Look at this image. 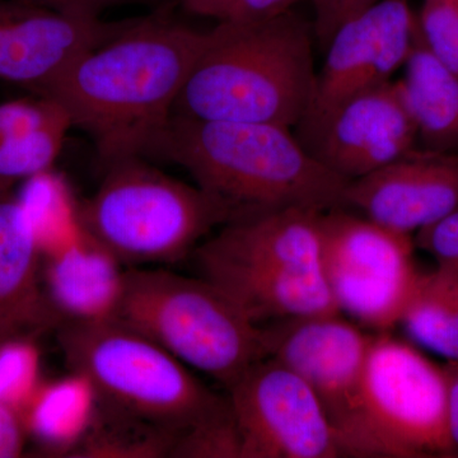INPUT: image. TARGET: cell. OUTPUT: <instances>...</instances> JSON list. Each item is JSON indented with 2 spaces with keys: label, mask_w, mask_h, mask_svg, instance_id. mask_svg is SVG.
Returning a JSON list of instances; mask_svg holds the SVG:
<instances>
[{
  "label": "cell",
  "mask_w": 458,
  "mask_h": 458,
  "mask_svg": "<svg viewBox=\"0 0 458 458\" xmlns=\"http://www.w3.org/2000/svg\"><path fill=\"white\" fill-rule=\"evenodd\" d=\"M210 38L159 7L75 59L41 98L64 108L107 165L148 156Z\"/></svg>",
  "instance_id": "1"
},
{
  "label": "cell",
  "mask_w": 458,
  "mask_h": 458,
  "mask_svg": "<svg viewBox=\"0 0 458 458\" xmlns=\"http://www.w3.org/2000/svg\"><path fill=\"white\" fill-rule=\"evenodd\" d=\"M174 162L221 201L232 222L276 210L345 207L351 181L313 159L292 128L172 114L149 155Z\"/></svg>",
  "instance_id": "2"
},
{
  "label": "cell",
  "mask_w": 458,
  "mask_h": 458,
  "mask_svg": "<svg viewBox=\"0 0 458 458\" xmlns=\"http://www.w3.org/2000/svg\"><path fill=\"white\" fill-rule=\"evenodd\" d=\"M312 23L294 9L261 21H221L174 105L179 116L294 128L311 105Z\"/></svg>",
  "instance_id": "3"
},
{
  "label": "cell",
  "mask_w": 458,
  "mask_h": 458,
  "mask_svg": "<svg viewBox=\"0 0 458 458\" xmlns=\"http://www.w3.org/2000/svg\"><path fill=\"white\" fill-rule=\"evenodd\" d=\"M114 321L143 334L225 390L269 358L267 327L255 324L219 286L165 269L126 270Z\"/></svg>",
  "instance_id": "4"
},
{
  "label": "cell",
  "mask_w": 458,
  "mask_h": 458,
  "mask_svg": "<svg viewBox=\"0 0 458 458\" xmlns=\"http://www.w3.org/2000/svg\"><path fill=\"white\" fill-rule=\"evenodd\" d=\"M56 331L66 366L114 411L181 437L229 406L182 361L122 322L63 324Z\"/></svg>",
  "instance_id": "5"
},
{
  "label": "cell",
  "mask_w": 458,
  "mask_h": 458,
  "mask_svg": "<svg viewBox=\"0 0 458 458\" xmlns=\"http://www.w3.org/2000/svg\"><path fill=\"white\" fill-rule=\"evenodd\" d=\"M232 219L228 208L203 189L168 176L141 157L108 165L98 191L77 207L84 233L134 267L182 260Z\"/></svg>",
  "instance_id": "6"
},
{
  "label": "cell",
  "mask_w": 458,
  "mask_h": 458,
  "mask_svg": "<svg viewBox=\"0 0 458 458\" xmlns=\"http://www.w3.org/2000/svg\"><path fill=\"white\" fill-rule=\"evenodd\" d=\"M364 457L452 454L447 376L414 346L373 334L363 381Z\"/></svg>",
  "instance_id": "7"
},
{
  "label": "cell",
  "mask_w": 458,
  "mask_h": 458,
  "mask_svg": "<svg viewBox=\"0 0 458 458\" xmlns=\"http://www.w3.org/2000/svg\"><path fill=\"white\" fill-rule=\"evenodd\" d=\"M345 209L319 216V270L340 313L390 333L420 276L411 238Z\"/></svg>",
  "instance_id": "8"
},
{
  "label": "cell",
  "mask_w": 458,
  "mask_h": 458,
  "mask_svg": "<svg viewBox=\"0 0 458 458\" xmlns=\"http://www.w3.org/2000/svg\"><path fill=\"white\" fill-rule=\"evenodd\" d=\"M267 328L269 358L311 386L343 456L364 457L361 381L373 334L340 313L271 322Z\"/></svg>",
  "instance_id": "9"
},
{
  "label": "cell",
  "mask_w": 458,
  "mask_h": 458,
  "mask_svg": "<svg viewBox=\"0 0 458 458\" xmlns=\"http://www.w3.org/2000/svg\"><path fill=\"white\" fill-rule=\"evenodd\" d=\"M227 393L242 458L343 457L311 386L279 360L258 361Z\"/></svg>",
  "instance_id": "10"
},
{
  "label": "cell",
  "mask_w": 458,
  "mask_h": 458,
  "mask_svg": "<svg viewBox=\"0 0 458 458\" xmlns=\"http://www.w3.org/2000/svg\"><path fill=\"white\" fill-rule=\"evenodd\" d=\"M293 134L313 159L348 181L418 148L417 129L393 81L325 110H307Z\"/></svg>",
  "instance_id": "11"
},
{
  "label": "cell",
  "mask_w": 458,
  "mask_h": 458,
  "mask_svg": "<svg viewBox=\"0 0 458 458\" xmlns=\"http://www.w3.org/2000/svg\"><path fill=\"white\" fill-rule=\"evenodd\" d=\"M126 25L128 21L105 22L25 0H0V80L42 96L75 59Z\"/></svg>",
  "instance_id": "12"
},
{
  "label": "cell",
  "mask_w": 458,
  "mask_h": 458,
  "mask_svg": "<svg viewBox=\"0 0 458 458\" xmlns=\"http://www.w3.org/2000/svg\"><path fill=\"white\" fill-rule=\"evenodd\" d=\"M418 38L409 0H379L334 33L316 75L307 110H325L363 90L391 82Z\"/></svg>",
  "instance_id": "13"
},
{
  "label": "cell",
  "mask_w": 458,
  "mask_h": 458,
  "mask_svg": "<svg viewBox=\"0 0 458 458\" xmlns=\"http://www.w3.org/2000/svg\"><path fill=\"white\" fill-rule=\"evenodd\" d=\"M345 207L401 233L429 227L458 208V155L415 148L351 181Z\"/></svg>",
  "instance_id": "14"
},
{
  "label": "cell",
  "mask_w": 458,
  "mask_h": 458,
  "mask_svg": "<svg viewBox=\"0 0 458 458\" xmlns=\"http://www.w3.org/2000/svg\"><path fill=\"white\" fill-rule=\"evenodd\" d=\"M42 261L25 204L12 191L0 192V343L60 327L45 293Z\"/></svg>",
  "instance_id": "15"
},
{
  "label": "cell",
  "mask_w": 458,
  "mask_h": 458,
  "mask_svg": "<svg viewBox=\"0 0 458 458\" xmlns=\"http://www.w3.org/2000/svg\"><path fill=\"white\" fill-rule=\"evenodd\" d=\"M204 278L222 289L255 324L340 313L319 271L229 260L195 250Z\"/></svg>",
  "instance_id": "16"
},
{
  "label": "cell",
  "mask_w": 458,
  "mask_h": 458,
  "mask_svg": "<svg viewBox=\"0 0 458 458\" xmlns=\"http://www.w3.org/2000/svg\"><path fill=\"white\" fill-rule=\"evenodd\" d=\"M125 274L122 262L83 231L42 261L45 293L60 325L114 319L122 302Z\"/></svg>",
  "instance_id": "17"
},
{
  "label": "cell",
  "mask_w": 458,
  "mask_h": 458,
  "mask_svg": "<svg viewBox=\"0 0 458 458\" xmlns=\"http://www.w3.org/2000/svg\"><path fill=\"white\" fill-rule=\"evenodd\" d=\"M322 213L291 208L238 219L223 225L216 236L197 249L229 260L321 273L319 216Z\"/></svg>",
  "instance_id": "18"
},
{
  "label": "cell",
  "mask_w": 458,
  "mask_h": 458,
  "mask_svg": "<svg viewBox=\"0 0 458 458\" xmlns=\"http://www.w3.org/2000/svg\"><path fill=\"white\" fill-rule=\"evenodd\" d=\"M396 81L417 129L418 148L458 155V75L428 50L420 36Z\"/></svg>",
  "instance_id": "19"
},
{
  "label": "cell",
  "mask_w": 458,
  "mask_h": 458,
  "mask_svg": "<svg viewBox=\"0 0 458 458\" xmlns=\"http://www.w3.org/2000/svg\"><path fill=\"white\" fill-rule=\"evenodd\" d=\"M98 409L92 384L80 373L44 381L21 410L27 436L49 454H73L89 432Z\"/></svg>",
  "instance_id": "20"
},
{
  "label": "cell",
  "mask_w": 458,
  "mask_h": 458,
  "mask_svg": "<svg viewBox=\"0 0 458 458\" xmlns=\"http://www.w3.org/2000/svg\"><path fill=\"white\" fill-rule=\"evenodd\" d=\"M400 324L419 345L458 361V273L420 274Z\"/></svg>",
  "instance_id": "21"
},
{
  "label": "cell",
  "mask_w": 458,
  "mask_h": 458,
  "mask_svg": "<svg viewBox=\"0 0 458 458\" xmlns=\"http://www.w3.org/2000/svg\"><path fill=\"white\" fill-rule=\"evenodd\" d=\"M179 434L101 405L72 457H172Z\"/></svg>",
  "instance_id": "22"
},
{
  "label": "cell",
  "mask_w": 458,
  "mask_h": 458,
  "mask_svg": "<svg viewBox=\"0 0 458 458\" xmlns=\"http://www.w3.org/2000/svg\"><path fill=\"white\" fill-rule=\"evenodd\" d=\"M71 125H56L20 137L0 140V192L22 181L42 176L62 152Z\"/></svg>",
  "instance_id": "23"
},
{
  "label": "cell",
  "mask_w": 458,
  "mask_h": 458,
  "mask_svg": "<svg viewBox=\"0 0 458 458\" xmlns=\"http://www.w3.org/2000/svg\"><path fill=\"white\" fill-rule=\"evenodd\" d=\"M41 382V352L35 337L0 343V403L21 412Z\"/></svg>",
  "instance_id": "24"
},
{
  "label": "cell",
  "mask_w": 458,
  "mask_h": 458,
  "mask_svg": "<svg viewBox=\"0 0 458 458\" xmlns=\"http://www.w3.org/2000/svg\"><path fill=\"white\" fill-rule=\"evenodd\" d=\"M172 457L242 458V442L231 405L180 437Z\"/></svg>",
  "instance_id": "25"
},
{
  "label": "cell",
  "mask_w": 458,
  "mask_h": 458,
  "mask_svg": "<svg viewBox=\"0 0 458 458\" xmlns=\"http://www.w3.org/2000/svg\"><path fill=\"white\" fill-rule=\"evenodd\" d=\"M417 20L428 50L458 75V0H424Z\"/></svg>",
  "instance_id": "26"
},
{
  "label": "cell",
  "mask_w": 458,
  "mask_h": 458,
  "mask_svg": "<svg viewBox=\"0 0 458 458\" xmlns=\"http://www.w3.org/2000/svg\"><path fill=\"white\" fill-rule=\"evenodd\" d=\"M64 123L72 126L64 108L50 98L33 96L0 104V140Z\"/></svg>",
  "instance_id": "27"
},
{
  "label": "cell",
  "mask_w": 458,
  "mask_h": 458,
  "mask_svg": "<svg viewBox=\"0 0 458 458\" xmlns=\"http://www.w3.org/2000/svg\"><path fill=\"white\" fill-rule=\"evenodd\" d=\"M379 0H312L313 36L322 50L327 49L328 42L340 26L352 17L363 13L373 7Z\"/></svg>",
  "instance_id": "28"
},
{
  "label": "cell",
  "mask_w": 458,
  "mask_h": 458,
  "mask_svg": "<svg viewBox=\"0 0 458 458\" xmlns=\"http://www.w3.org/2000/svg\"><path fill=\"white\" fill-rule=\"evenodd\" d=\"M417 245L434 256L439 267L458 273V208L417 232Z\"/></svg>",
  "instance_id": "29"
},
{
  "label": "cell",
  "mask_w": 458,
  "mask_h": 458,
  "mask_svg": "<svg viewBox=\"0 0 458 458\" xmlns=\"http://www.w3.org/2000/svg\"><path fill=\"white\" fill-rule=\"evenodd\" d=\"M27 437L21 412L7 403H0V458L20 457Z\"/></svg>",
  "instance_id": "30"
},
{
  "label": "cell",
  "mask_w": 458,
  "mask_h": 458,
  "mask_svg": "<svg viewBox=\"0 0 458 458\" xmlns=\"http://www.w3.org/2000/svg\"><path fill=\"white\" fill-rule=\"evenodd\" d=\"M25 2L65 12V13L99 17V14L107 8L128 4H155L156 0H25Z\"/></svg>",
  "instance_id": "31"
},
{
  "label": "cell",
  "mask_w": 458,
  "mask_h": 458,
  "mask_svg": "<svg viewBox=\"0 0 458 458\" xmlns=\"http://www.w3.org/2000/svg\"><path fill=\"white\" fill-rule=\"evenodd\" d=\"M301 0H236L229 20L261 21L294 9Z\"/></svg>",
  "instance_id": "32"
},
{
  "label": "cell",
  "mask_w": 458,
  "mask_h": 458,
  "mask_svg": "<svg viewBox=\"0 0 458 458\" xmlns=\"http://www.w3.org/2000/svg\"><path fill=\"white\" fill-rule=\"evenodd\" d=\"M234 2L236 0H181V4L189 13L221 22L231 18Z\"/></svg>",
  "instance_id": "33"
},
{
  "label": "cell",
  "mask_w": 458,
  "mask_h": 458,
  "mask_svg": "<svg viewBox=\"0 0 458 458\" xmlns=\"http://www.w3.org/2000/svg\"><path fill=\"white\" fill-rule=\"evenodd\" d=\"M447 376V423L454 447L458 448V361H450Z\"/></svg>",
  "instance_id": "34"
}]
</instances>
